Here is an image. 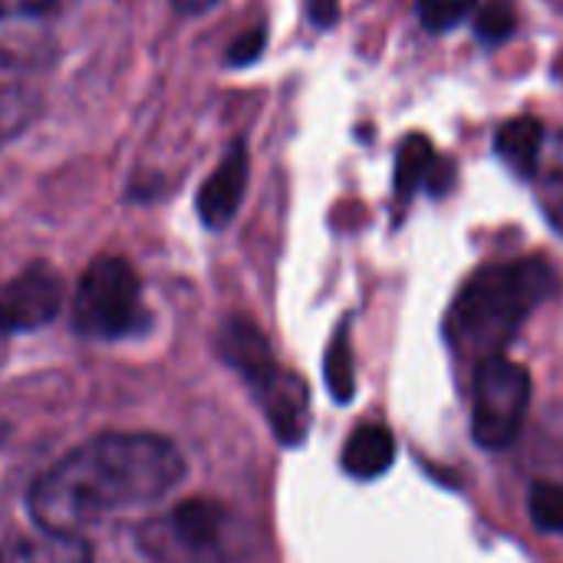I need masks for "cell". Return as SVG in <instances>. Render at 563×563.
<instances>
[{
	"instance_id": "obj_7",
	"label": "cell",
	"mask_w": 563,
	"mask_h": 563,
	"mask_svg": "<svg viewBox=\"0 0 563 563\" xmlns=\"http://www.w3.org/2000/svg\"><path fill=\"white\" fill-rule=\"evenodd\" d=\"M251 393H254L267 426L274 429V435L290 449L303 445V439L310 432V389H307L303 376L287 366H277L261 383H254Z\"/></svg>"
},
{
	"instance_id": "obj_24",
	"label": "cell",
	"mask_w": 563,
	"mask_h": 563,
	"mask_svg": "<svg viewBox=\"0 0 563 563\" xmlns=\"http://www.w3.org/2000/svg\"><path fill=\"white\" fill-rule=\"evenodd\" d=\"M7 548H10V541H7V531H3V525H0V563L7 558Z\"/></svg>"
},
{
	"instance_id": "obj_8",
	"label": "cell",
	"mask_w": 563,
	"mask_h": 563,
	"mask_svg": "<svg viewBox=\"0 0 563 563\" xmlns=\"http://www.w3.org/2000/svg\"><path fill=\"white\" fill-rule=\"evenodd\" d=\"M244 191H247V145L238 139L231 142L218 168L198 188L195 205H198V218L205 221V228L211 231L228 228L244 201Z\"/></svg>"
},
{
	"instance_id": "obj_1",
	"label": "cell",
	"mask_w": 563,
	"mask_h": 563,
	"mask_svg": "<svg viewBox=\"0 0 563 563\" xmlns=\"http://www.w3.org/2000/svg\"><path fill=\"white\" fill-rule=\"evenodd\" d=\"M185 478V455L152 432H106L76 445L30 488L40 531L79 534L115 515L148 508Z\"/></svg>"
},
{
	"instance_id": "obj_23",
	"label": "cell",
	"mask_w": 563,
	"mask_h": 563,
	"mask_svg": "<svg viewBox=\"0 0 563 563\" xmlns=\"http://www.w3.org/2000/svg\"><path fill=\"white\" fill-rule=\"evenodd\" d=\"M214 3H221V0H172V7L178 10V13H185V16H198V13H208Z\"/></svg>"
},
{
	"instance_id": "obj_22",
	"label": "cell",
	"mask_w": 563,
	"mask_h": 563,
	"mask_svg": "<svg viewBox=\"0 0 563 563\" xmlns=\"http://www.w3.org/2000/svg\"><path fill=\"white\" fill-rule=\"evenodd\" d=\"M303 7H307L310 23L320 30H330L340 20V0H303Z\"/></svg>"
},
{
	"instance_id": "obj_19",
	"label": "cell",
	"mask_w": 563,
	"mask_h": 563,
	"mask_svg": "<svg viewBox=\"0 0 563 563\" xmlns=\"http://www.w3.org/2000/svg\"><path fill=\"white\" fill-rule=\"evenodd\" d=\"M538 205H541L544 218L551 221V228L563 238V172H551L548 178H541Z\"/></svg>"
},
{
	"instance_id": "obj_14",
	"label": "cell",
	"mask_w": 563,
	"mask_h": 563,
	"mask_svg": "<svg viewBox=\"0 0 563 563\" xmlns=\"http://www.w3.org/2000/svg\"><path fill=\"white\" fill-rule=\"evenodd\" d=\"M323 376L330 386V396L343 406L356 396V363H353V340H350V320H340L327 343L323 356Z\"/></svg>"
},
{
	"instance_id": "obj_12",
	"label": "cell",
	"mask_w": 563,
	"mask_h": 563,
	"mask_svg": "<svg viewBox=\"0 0 563 563\" xmlns=\"http://www.w3.org/2000/svg\"><path fill=\"white\" fill-rule=\"evenodd\" d=\"M3 563H92V554L79 534L40 531L36 538L10 541Z\"/></svg>"
},
{
	"instance_id": "obj_2",
	"label": "cell",
	"mask_w": 563,
	"mask_h": 563,
	"mask_svg": "<svg viewBox=\"0 0 563 563\" xmlns=\"http://www.w3.org/2000/svg\"><path fill=\"white\" fill-rule=\"evenodd\" d=\"M561 294V277L544 257H521L478 267L445 313V340L472 360L501 356L505 346L548 300Z\"/></svg>"
},
{
	"instance_id": "obj_3",
	"label": "cell",
	"mask_w": 563,
	"mask_h": 563,
	"mask_svg": "<svg viewBox=\"0 0 563 563\" xmlns=\"http://www.w3.org/2000/svg\"><path fill=\"white\" fill-rule=\"evenodd\" d=\"M152 313L135 267L122 257H96L73 297V330L86 340H132L145 333Z\"/></svg>"
},
{
	"instance_id": "obj_20",
	"label": "cell",
	"mask_w": 563,
	"mask_h": 563,
	"mask_svg": "<svg viewBox=\"0 0 563 563\" xmlns=\"http://www.w3.org/2000/svg\"><path fill=\"white\" fill-rule=\"evenodd\" d=\"M264 43H267V30H264V26L244 30V33L228 46V63H231V66H247V63H254V59L264 53Z\"/></svg>"
},
{
	"instance_id": "obj_9",
	"label": "cell",
	"mask_w": 563,
	"mask_h": 563,
	"mask_svg": "<svg viewBox=\"0 0 563 563\" xmlns=\"http://www.w3.org/2000/svg\"><path fill=\"white\" fill-rule=\"evenodd\" d=\"M218 353L221 360L247 383H261L267 373H274L280 363L274 360L271 340L251 317H228L218 330Z\"/></svg>"
},
{
	"instance_id": "obj_13",
	"label": "cell",
	"mask_w": 563,
	"mask_h": 563,
	"mask_svg": "<svg viewBox=\"0 0 563 563\" xmlns=\"http://www.w3.org/2000/svg\"><path fill=\"white\" fill-rule=\"evenodd\" d=\"M439 165V155H435V145L422 135V132H412L399 142V152H396V198L399 201H409L422 185H429L432 172Z\"/></svg>"
},
{
	"instance_id": "obj_11",
	"label": "cell",
	"mask_w": 563,
	"mask_h": 563,
	"mask_svg": "<svg viewBox=\"0 0 563 563\" xmlns=\"http://www.w3.org/2000/svg\"><path fill=\"white\" fill-rule=\"evenodd\" d=\"M541 148H544V125L534 115H515L508 119L498 135H495V152L498 158L518 175V178H534L541 165Z\"/></svg>"
},
{
	"instance_id": "obj_5",
	"label": "cell",
	"mask_w": 563,
	"mask_h": 563,
	"mask_svg": "<svg viewBox=\"0 0 563 563\" xmlns=\"http://www.w3.org/2000/svg\"><path fill=\"white\" fill-rule=\"evenodd\" d=\"M531 406V373L528 366L492 356L475 369L472 386V435L482 449L501 452L518 442Z\"/></svg>"
},
{
	"instance_id": "obj_25",
	"label": "cell",
	"mask_w": 563,
	"mask_h": 563,
	"mask_svg": "<svg viewBox=\"0 0 563 563\" xmlns=\"http://www.w3.org/2000/svg\"><path fill=\"white\" fill-rule=\"evenodd\" d=\"M554 73H558V79H561V82H563V56H561V59H558V66H554Z\"/></svg>"
},
{
	"instance_id": "obj_26",
	"label": "cell",
	"mask_w": 563,
	"mask_h": 563,
	"mask_svg": "<svg viewBox=\"0 0 563 563\" xmlns=\"http://www.w3.org/2000/svg\"><path fill=\"white\" fill-rule=\"evenodd\" d=\"M0 353H3V333H0Z\"/></svg>"
},
{
	"instance_id": "obj_18",
	"label": "cell",
	"mask_w": 563,
	"mask_h": 563,
	"mask_svg": "<svg viewBox=\"0 0 563 563\" xmlns=\"http://www.w3.org/2000/svg\"><path fill=\"white\" fill-rule=\"evenodd\" d=\"M478 0H419V20L429 33H445L455 30L459 23H465L475 13Z\"/></svg>"
},
{
	"instance_id": "obj_6",
	"label": "cell",
	"mask_w": 563,
	"mask_h": 563,
	"mask_svg": "<svg viewBox=\"0 0 563 563\" xmlns=\"http://www.w3.org/2000/svg\"><path fill=\"white\" fill-rule=\"evenodd\" d=\"M66 300L56 267L36 261L0 287V333H30L46 327Z\"/></svg>"
},
{
	"instance_id": "obj_10",
	"label": "cell",
	"mask_w": 563,
	"mask_h": 563,
	"mask_svg": "<svg viewBox=\"0 0 563 563\" xmlns=\"http://www.w3.org/2000/svg\"><path fill=\"white\" fill-rule=\"evenodd\" d=\"M396 462V439L386 426H360L343 445V472L356 482L386 475Z\"/></svg>"
},
{
	"instance_id": "obj_4",
	"label": "cell",
	"mask_w": 563,
	"mask_h": 563,
	"mask_svg": "<svg viewBox=\"0 0 563 563\" xmlns=\"http://www.w3.org/2000/svg\"><path fill=\"white\" fill-rule=\"evenodd\" d=\"M234 518L211 498H188L165 518L139 528L135 544L155 563H228L234 558Z\"/></svg>"
},
{
	"instance_id": "obj_17",
	"label": "cell",
	"mask_w": 563,
	"mask_h": 563,
	"mask_svg": "<svg viewBox=\"0 0 563 563\" xmlns=\"http://www.w3.org/2000/svg\"><path fill=\"white\" fill-rule=\"evenodd\" d=\"M528 511L534 528L548 534H563V488L551 482H534L528 495Z\"/></svg>"
},
{
	"instance_id": "obj_15",
	"label": "cell",
	"mask_w": 563,
	"mask_h": 563,
	"mask_svg": "<svg viewBox=\"0 0 563 563\" xmlns=\"http://www.w3.org/2000/svg\"><path fill=\"white\" fill-rule=\"evenodd\" d=\"M40 115L36 92L23 86H0V145L13 142Z\"/></svg>"
},
{
	"instance_id": "obj_21",
	"label": "cell",
	"mask_w": 563,
	"mask_h": 563,
	"mask_svg": "<svg viewBox=\"0 0 563 563\" xmlns=\"http://www.w3.org/2000/svg\"><path fill=\"white\" fill-rule=\"evenodd\" d=\"M56 7V0H0V20L16 16H43Z\"/></svg>"
},
{
	"instance_id": "obj_16",
	"label": "cell",
	"mask_w": 563,
	"mask_h": 563,
	"mask_svg": "<svg viewBox=\"0 0 563 563\" xmlns=\"http://www.w3.org/2000/svg\"><path fill=\"white\" fill-rule=\"evenodd\" d=\"M518 26V3L515 0H488L478 13H475V33L478 40H485L488 46L505 43Z\"/></svg>"
}]
</instances>
